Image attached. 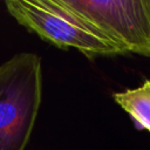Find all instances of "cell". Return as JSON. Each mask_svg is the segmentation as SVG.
I'll list each match as a JSON object with an SVG mask.
<instances>
[{
  "instance_id": "1",
  "label": "cell",
  "mask_w": 150,
  "mask_h": 150,
  "mask_svg": "<svg viewBox=\"0 0 150 150\" xmlns=\"http://www.w3.org/2000/svg\"><path fill=\"white\" fill-rule=\"evenodd\" d=\"M5 6L21 26L57 48H75L90 57L127 54L62 0H7Z\"/></svg>"
},
{
  "instance_id": "2",
  "label": "cell",
  "mask_w": 150,
  "mask_h": 150,
  "mask_svg": "<svg viewBox=\"0 0 150 150\" xmlns=\"http://www.w3.org/2000/svg\"><path fill=\"white\" fill-rule=\"evenodd\" d=\"M42 97L41 59L19 53L0 66V150H25Z\"/></svg>"
},
{
  "instance_id": "3",
  "label": "cell",
  "mask_w": 150,
  "mask_h": 150,
  "mask_svg": "<svg viewBox=\"0 0 150 150\" xmlns=\"http://www.w3.org/2000/svg\"><path fill=\"white\" fill-rule=\"evenodd\" d=\"M127 54L150 57V0H62Z\"/></svg>"
},
{
  "instance_id": "4",
  "label": "cell",
  "mask_w": 150,
  "mask_h": 150,
  "mask_svg": "<svg viewBox=\"0 0 150 150\" xmlns=\"http://www.w3.org/2000/svg\"><path fill=\"white\" fill-rule=\"evenodd\" d=\"M114 101L132 118L138 129L150 132V80L139 87L115 93Z\"/></svg>"
}]
</instances>
